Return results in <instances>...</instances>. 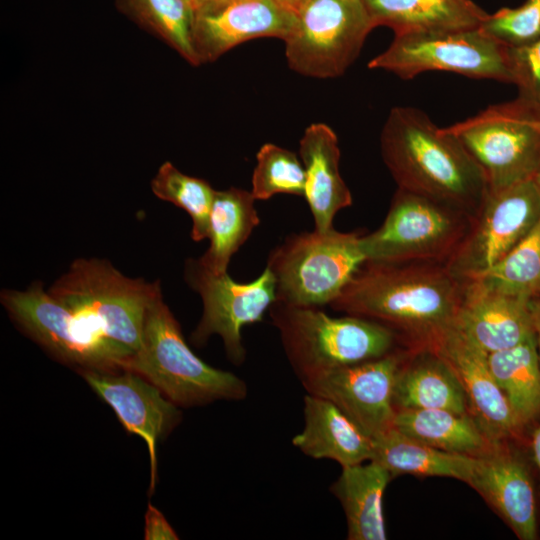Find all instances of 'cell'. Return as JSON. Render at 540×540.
<instances>
[{
	"label": "cell",
	"instance_id": "obj_1",
	"mask_svg": "<svg viewBox=\"0 0 540 540\" xmlns=\"http://www.w3.org/2000/svg\"><path fill=\"white\" fill-rule=\"evenodd\" d=\"M464 290L444 262L366 260L329 305L384 325L409 349H434L452 330Z\"/></svg>",
	"mask_w": 540,
	"mask_h": 540
},
{
	"label": "cell",
	"instance_id": "obj_2",
	"mask_svg": "<svg viewBox=\"0 0 540 540\" xmlns=\"http://www.w3.org/2000/svg\"><path fill=\"white\" fill-rule=\"evenodd\" d=\"M66 310L70 332L90 366L117 368L141 346L159 281L132 279L109 261L75 260L47 290Z\"/></svg>",
	"mask_w": 540,
	"mask_h": 540
},
{
	"label": "cell",
	"instance_id": "obj_3",
	"mask_svg": "<svg viewBox=\"0 0 540 540\" xmlns=\"http://www.w3.org/2000/svg\"><path fill=\"white\" fill-rule=\"evenodd\" d=\"M380 147L398 188L477 215L489 191L483 170L454 134L423 111L391 109Z\"/></svg>",
	"mask_w": 540,
	"mask_h": 540
},
{
	"label": "cell",
	"instance_id": "obj_4",
	"mask_svg": "<svg viewBox=\"0 0 540 540\" xmlns=\"http://www.w3.org/2000/svg\"><path fill=\"white\" fill-rule=\"evenodd\" d=\"M123 370L144 377L178 407L240 401L248 393L237 375L208 365L192 352L161 292L147 310L141 346Z\"/></svg>",
	"mask_w": 540,
	"mask_h": 540
},
{
	"label": "cell",
	"instance_id": "obj_5",
	"mask_svg": "<svg viewBox=\"0 0 540 540\" xmlns=\"http://www.w3.org/2000/svg\"><path fill=\"white\" fill-rule=\"evenodd\" d=\"M269 312L300 381L381 357L401 343L391 329L362 317H331L317 307L278 301Z\"/></svg>",
	"mask_w": 540,
	"mask_h": 540
},
{
	"label": "cell",
	"instance_id": "obj_6",
	"mask_svg": "<svg viewBox=\"0 0 540 540\" xmlns=\"http://www.w3.org/2000/svg\"><path fill=\"white\" fill-rule=\"evenodd\" d=\"M363 234L332 228L288 236L267 260L275 279V301L313 307L330 304L366 261L360 245Z\"/></svg>",
	"mask_w": 540,
	"mask_h": 540
},
{
	"label": "cell",
	"instance_id": "obj_7",
	"mask_svg": "<svg viewBox=\"0 0 540 540\" xmlns=\"http://www.w3.org/2000/svg\"><path fill=\"white\" fill-rule=\"evenodd\" d=\"M475 217L459 208L398 188L382 225L360 240L367 261L449 263Z\"/></svg>",
	"mask_w": 540,
	"mask_h": 540
},
{
	"label": "cell",
	"instance_id": "obj_8",
	"mask_svg": "<svg viewBox=\"0 0 540 540\" xmlns=\"http://www.w3.org/2000/svg\"><path fill=\"white\" fill-rule=\"evenodd\" d=\"M507 48L480 26L440 32L395 34L389 47L368 64L403 79L425 71H448L470 78L512 83Z\"/></svg>",
	"mask_w": 540,
	"mask_h": 540
},
{
	"label": "cell",
	"instance_id": "obj_9",
	"mask_svg": "<svg viewBox=\"0 0 540 540\" xmlns=\"http://www.w3.org/2000/svg\"><path fill=\"white\" fill-rule=\"evenodd\" d=\"M373 28L363 0H306L284 40L288 65L307 77H338Z\"/></svg>",
	"mask_w": 540,
	"mask_h": 540
},
{
	"label": "cell",
	"instance_id": "obj_10",
	"mask_svg": "<svg viewBox=\"0 0 540 540\" xmlns=\"http://www.w3.org/2000/svg\"><path fill=\"white\" fill-rule=\"evenodd\" d=\"M185 279L202 298L203 314L191 335L195 345H203L211 335H219L228 359L235 365L245 361L242 344L243 326L262 321L264 313L276 300L275 279L266 267L249 283L235 282L227 272L214 273L189 259L185 265Z\"/></svg>",
	"mask_w": 540,
	"mask_h": 540
},
{
	"label": "cell",
	"instance_id": "obj_11",
	"mask_svg": "<svg viewBox=\"0 0 540 540\" xmlns=\"http://www.w3.org/2000/svg\"><path fill=\"white\" fill-rule=\"evenodd\" d=\"M540 220V190L533 179L489 190L462 246L448 263L459 277L481 275L501 261Z\"/></svg>",
	"mask_w": 540,
	"mask_h": 540
},
{
	"label": "cell",
	"instance_id": "obj_12",
	"mask_svg": "<svg viewBox=\"0 0 540 540\" xmlns=\"http://www.w3.org/2000/svg\"><path fill=\"white\" fill-rule=\"evenodd\" d=\"M446 129L481 167L489 190L533 179L540 167V132L499 105Z\"/></svg>",
	"mask_w": 540,
	"mask_h": 540
},
{
	"label": "cell",
	"instance_id": "obj_13",
	"mask_svg": "<svg viewBox=\"0 0 540 540\" xmlns=\"http://www.w3.org/2000/svg\"><path fill=\"white\" fill-rule=\"evenodd\" d=\"M395 349L368 361L302 380L307 393L334 403L371 438L393 427L395 383L409 353Z\"/></svg>",
	"mask_w": 540,
	"mask_h": 540
},
{
	"label": "cell",
	"instance_id": "obj_14",
	"mask_svg": "<svg viewBox=\"0 0 540 540\" xmlns=\"http://www.w3.org/2000/svg\"><path fill=\"white\" fill-rule=\"evenodd\" d=\"M118 371L78 369L94 393L112 408L124 429L146 442L152 493L157 481V443L180 421L181 412L144 377L128 370Z\"/></svg>",
	"mask_w": 540,
	"mask_h": 540
},
{
	"label": "cell",
	"instance_id": "obj_15",
	"mask_svg": "<svg viewBox=\"0 0 540 540\" xmlns=\"http://www.w3.org/2000/svg\"><path fill=\"white\" fill-rule=\"evenodd\" d=\"M464 280V296L452 328L462 339L488 355L535 334L533 298L508 295L476 279Z\"/></svg>",
	"mask_w": 540,
	"mask_h": 540
},
{
	"label": "cell",
	"instance_id": "obj_16",
	"mask_svg": "<svg viewBox=\"0 0 540 540\" xmlns=\"http://www.w3.org/2000/svg\"><path fill=\"white\" fill-rule=\"evenodd\" d=\"M456 372L470 416L489 441L498 445L517 436L523 425L490 372L487 354L452 330L435 346Z\"/></svg>",
	"mask_w": 540,
	"mask_h": 540
},
{
	"label": "cell",
	"instance_id": "obj_17",
	"mask_svg": "<svg viewBox=\"0 0 540 540\" xmlns=\"http://www.w3.org/2000/svg\"><path fill=\"white\" fill-rule=\"evenodd\" d=\"M296 16L272 0H237L195 14L194 44L200 63L214 61L231 48L254 38L285 40Z\"/></svg>",
	"mask_w": 540,
	"mask_h": 540
},
{
	"label": "cell",
	"instance_id": "obj_18",
	"mask_svg": "<svg viewBox=\"0 0 540 540\" xmlns=\"http://www.w3.org/2000/svg\"><path fill=\"white\" fill-rule=\"evenodd\" d=\"M467 484L494 508L519 539L537 538L530 473L522 458L506 442L477 457Z\"/></svg>",
	"mask_w": 540,
	"mask_h": 540
},
{
	"label": "cell",
	"instance_id": "obj_19",
	"mask_svg": "<svg viewBox=\"0 0 540 540\" xmlns=\"http://www.w3.org/2000/svg\"><path fill=\"white\" fill-rule=\"evenodd\" d=\"M299 154L305 169L304 198L315 230L333 228L338 211L352 204V195L339 171L340 149L335 132L324 123L309 125L300 139Z\"/></svg>",
	"mask_w": 540,
	"mask_h": 540
},
{
	"label": "cell",
	"instance_id": "obj_20",
	"mask_svg": "<svg viewBox=\"0 0 540 540\" xmlns=\"http://www.w3.org/2000/svg\"><path fill=\"white\" fill-rule=\"evenodd\" d=\"M292 444L314 459H331L341 467L370 461L372 439L331 401L304 396V428Z\"/></svg>",
	"mask_w": 540,
	"mask_h": 540
},
{
	"label": "cell",
	"instance_id": "obj_21",
	"mask_svg": "<svg viewBox=\"0 0 540 540\" xmlns=\"http://www.w3.org/2000/svg\"><path fill=\"white\" fill-rule=\"evenodd\" d=\"M396 410L442 409L469 414L463 386L450 363L436 350H409L393 395Z\"/></svg>",
	"mask_w": 540,
	"mask_h": 540
},
{
	"label": "cell",
	"instance_id": "obj_22",
	"mask_svg": "<svg viewBox=\"0 0 540 540\" xmlns=\"http://www.w3.org/2000/svg\"><path fill=\"white\" fill-rule=\"evenodd\" d=\"M392 478L374 461L342 467L330 490L344 510L349 540L386 539L383 496Z\"/></svg>",
	"mask_w": 540,
	"mask_h": 540
},
{
	"label": "cell",
	"instance_id": "obj_23",
	"mask_svg": "<svg viewBox=\"0 0 540 540\" xmlns=\"http://www.w3.org/2000/svg\"><path fill=\"white\" fill-rule=\"evenodd\" d=\"M375 24L395 34L479 27L488 14L471 0H363Z\"/></svg>",
	"mask_w": 540,
	"mask_h": 540
},
{
	"label": "cell",
	"instance_id": "obj_24",
	"mask_svg": "<svg viewBox=\"0 0 540 540\" xmlns=\"http://www.w3.org/2000/svg\"><path fill=\"white\" fill-rule=\"evenodd\" d=\"M374 461L393 477L399 474L455 478L468 483L477 457L443 451L413 439L394 427L371 438Z\"/></svg>",
	"mask_w": 540,
	"mask_h": 540
},
{
	"label": "cell",
	"instance_id": "obj_25",
	"mask_svg": "<svg viewBox=\"0 0 540 540\" xmlns=\"http://www.w3.org/2000/svg\"><path fill=\"white\" fill-rule=\"evenodd\" d=\"M255 200L244 189L215 190L207 236L210 244L198 258L202 266L214 273L227 272L232 256L260 223Z\"/></svg>",
	"mask_w": 540,
	"mask_h": 540
},
{
	"label": "cell",
	"instance_id": "obj_26",
	"mask_svg": "<svg viewBox=\"0 0 540 540\" xmlns=\"http://www.w3.org/2000/svg\"><path fill=\"white\" fill-rule=\"evenodd\" d=\"M393 427L434 448L474 457L492 449V444L470 414L442 409L396 410Z\"/></svg>",
	"mask_w": 540,
	"mask_h": 540
},
{
	"label": "cell",
	"instance_id": "obj_27",
	"mask_svg": "<svg viewBox=\"0 0 540 540\" xmlns=\"http://www.w3.org/2000/svg\"><path fill=\"white\" fill-rule=\"evenodd\" d=\"M487 362L496 383L525 427L540 416V361L536 335L490 353Z\"/></svg>",
	"mask_w": 540,
	"mask_h": 540
},
{
	"label": "cell",
	"instance_id": "obj_28",
	"mask_svg": "<svg viewBox=\"0 0 540 540\" xmlns=\"http://www.w3.org/2000/svg\"><path fill=\"white\" fill-rule=\"evenodd\" d=\"M470 279L508 295L537 297L540 294V220L501 261Z\"/></svg>",
	"mask_w": 540,
	"mask_h": 540
},
{
	"label": "cell",
	"instance_id": "obj_29",
	"mask_svg": "<svg viewBox=\"0 0 540 540\" xmlns=\"http://www.w3.org/2000/svg\"><path fill=\"white\" fill-rule=\"evenodd\" d=\"M151 188L158 198L175 204L190 215L194 241L207 238L215 193L207 181L186 175L172 163L165 162L152 180Z\"/></svg>",
	"mask_w": 540,
	"mask_h": 540
},
{
	"label": "cell",
	"instance_id": "obj_30",
	"mask_svg": "<svg viewBox=\"0 0 540 540\" xmlns=\"http://www.w3.org/2000/svg\"><path fill=\"white\" fill-rule=\"evenodd\" d=\"M134 14L193 65L195 12L188 0H127Z\"/></svg>",
	"mask_w": 540,
	"mask_h": 540
},
{
	"label": "cell",
	"instance_id": "obj_31",
	"mask_svg": "<svg viewBox=\"0 0 540 540\" xmlns=\"http://www.w3.org/2000/svg\"><path fill=\"white\" fill-rule=\"evenodd\" d=\"M256 159L251 182V193L256 200H267L280 193L304 197L305 169L294 152L266 143Z\"/></svg>",
	"mask_w": 540,
	"mask_h": 540
},
{
	"label": "cell",
	"instance_id": "obj_32",
	"mask_svg": "<svg viewBox=\"0 0 540 540\" xmlns=\"http://www.w3.org/2000/svg\"><path fill=\"white\" fill-rule=\"evenodd\" d=\"M480 28L506 47H520L540 38V0H526L518 8H502Z\"/></svg>",
	"mask_w": 540,
	"mask_h": 540
},
{
	"label": "cell",
	"instance_id": "obj_33",
	"mask_svg": "<svg viewBox=\"0 0 540 540\" xmlns=\"http://www.w3.org/2000/svg\"><path fill=\"white\" fill-rule=\"evenodd\" d=\"M512 84L519 102L540 109V38L520 47L507 48Z\"/></svg>",
	"mask_w": 540,
	"mask_h": 540
},
{
	"label": "cell",
	"instance_id": "obj_34",
	"mask_svg": "<svg viewBox=\"0 0 540 540\" xmlns=\"http://www.w3.org/2000/svg\"><path fill=\"white\" fill-rule=\"evenodd\" d=\"M145 540H177V533L168 523L164 515L152 504H149L145 514Z\"/></svg>",
	"mask_w": 540,
	"mask_h": 540
},
{
	"label": "cell",
	"instance_id": "obj_35",
	"mask_svg": "<svg viewBox=\"0 0 540 540\" xmlns=\"http://www.w3.org/2000/svg\"><path fill=\"white\" fill-rule=\"evenodd\" d=\"M507 113L517 117L540 132V109L525 105L518 100L499 105Z\"/></svg>",
	"mask_w": 540,
	"mask_h": 540
},
{
	"label": "cell",
	"instance_id": "obj_36",
	"mask_svg": "<svg viewBox=\"0 0 540 540\" xmlns=\"http://www.w3.org/2000/svg\"><path fill=\"white\" fill-rule=\"evenodd\" d=\"M531 308L534 320L535 335L537 341V349L540 361V302L537 298H533L531 301Z\"/></svg>",
	"mask_w": 540,
	"mask_h": 540
},
{
	"label": "cell",
	"instance_id": "obj_37",
	"mask_svg": "<svg viewBox=\"0 0 540 540\" xmlns=\"http://www.w3.org/2000/svg\"><path fill=\"white\" fill-rule=\"evenodd\" d=\"M274 1L278 6L283 8L284 10L288 11L291 14H296L299 12V10L302 8L306 0H272Z\"/></svg>",
	"mask_w": 540,
	"mask_h": 540
},
{
	"label": "cell",
	"instance_id": "obj_38",
	"mask_svg": "<svg viewBox=\"0 0 540 540\" xmlns=\"http://www.w3.org/2000/svg\"><path fill=\"white\" fill-rule=\"evenodd\" d=\"M532 449L535 462L540 470V422L532 435Z\"/></svg>",
	"mask_w": 540,
	"mask_h": 540
},
{
	"label": "cell",
	"instance_id": "obj_39",
	"mask_svg": "<svg viewBox=\"0 0 540 540\" xmlns=\"http://www.w3.org/2000/svg\"><path fill=\"white\" fill-rule=\"evenodd\" d=\"M192 6L195 14L200 11L204 6V0H188Z\"/></svg>",
	"mask_w": 540,
	"mask_h": 540
},
{
	"label": "cell",
	"instance_id": "obj_40",
	"mask_svg": "<svg viewBox=\"0 0 540 540\" xmlns=\"http://www.w3.org/2000/svg\"><path fill=\"white\" fill-rule=\"evenodd\" d=\"M217 1L218 0H204V6L200 11L213 7L217 3Z\"/></svg>",
	"mask_w": 540,
	"mask_h": 540
},
{
	"label": "cell",
	"instance_id": "obj_41",
	"mask_svg": "<svg viewBox=\"0 0 540 540\" xmlns=\"http://www.w3.org/2000/svg\"><path fill=\"white\" fill-rule=\"evenodd\" d=\"M533 181L536 184V186L538 187V189L540 190V167L536 171V173H535V175L533 177Z\"/></svg>",
	"mask_w": 540,
	"mask_h": 540
},
{
	"label": "cell",
	"instance_id": "obj_42",
	"mask_svg": "<svg viewBox=\"0 0 540 540\" xmlns=\"http://www.w3.org/2000/svg\"><path fill=\"white\" fill-rule=\"evenodd\" d=\"M233 1H237V0H218L217 3L213 7L223 5V4H226V3H229V2H233ZM213 7H211V8H213Z\"/></svg>",
	"mask_w": 540,
	"mask_h": 540
},
{
	"label": "cell",
	"instance_id": "obj_43",
	"mask_svg": "<svg viewBox=\"0 0 540 540\" xmlns=\"http://www.w3.org/2000/svg\"><path fill=\"white\" fill-rule=\"evenodd\" d=\"M535 298H537V299L539 300V302H540V294H539L537 297H535Z\"/></svg>",
	"mask_w": 540,
	"mask_h": 540
}]
</instances>
